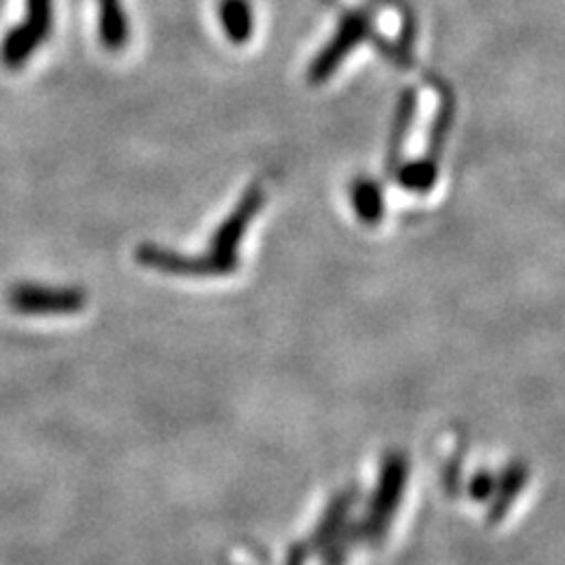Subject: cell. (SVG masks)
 Segmentation results:
<instances>
[{"mask_svg":"<svg viewBox=\"0 0 565 565\" xmlns=\"http://www.w3.org/2000/svg\"><path fill=\"white\" fill-rule=\"evenodd\" d=\"M411 479V459L403 450H388L380 465L377 486L370 498L367 511L361 521L363 540L380 544L398 514V507L405 498V488Z\"/></svg>","mask_w":565,"mask_h":565,"instance_id":"1","label":"cell"},{"mask_svg":"<svg viewBox=\"0 0 565 565\" xmlns=\"http://www.w3.org/2000/svg\"><path fill=\"white\" fill-rule=\"evenodd\" d=\"M220 24L228 41L234 45H245L255 31L250 0H220Z\"/></svg>","mask_w":565,"mask_h":565,"instance_id":"9","label":"cell"},{"mask_svg":"<svg viewBox=\"0 0 565 565\" xmlns=\"http://www.w3.org/2000/svg\"><path fill=\"white\" fill-rule=\"evenodd\" d=\"M417 111V95L415 90H405L396 104V116H394V128L388 135V149H386V172L394 174L398 168V156L403 149V141L408 137V130L413 126V118Z\"/></svg>","mask_w":565,"mask_h":565,"instance_id":"10","label":"cell"},{"mask_svg":"<svg viewBox=\"0 0 565 565\" xmlns=\"http://www.w3.org/2000/svg\"><path fill=\"white\" fill-rule=\"evenodd\" d=\"M494 483H498V479H494L490 471H486V469L476 471L469 481V498L476 502H490L492 492H494Z\"/></svg>","mask_w":565,"mask_h":565,"instance_id":"15","label":"cell"},{"mask_svg":"<svg viewBox=\"0 0 565 565\" xmlns=\"http://www.w3.org/2000/svg\"><path fill=\"white\" fill-rule=\"evenodd\" d=\"M394 174L403 189L415 191V193H427L438 180V166L431 156H427V158H419V161L398 166Z\"/></svg>","mask_w":565,"mask_h":565,"instance_id":"13","label":"cell"},{"mask_svg":"<svg viewBox=\"0 0 565 565\" xmlns=\"http://www.w3.org/2000/svg\"><path fill=\"white\" fill-rule=\"evenodd\" d=\"M309 556H311V554H309L307 542H297V544H292L290 550H288L286 563H282V565H307V558H309Z\"/></svg>","mask_w":565,"mask_h":565,"instance_id":"16","label":"cell"},{"mask_svg":"<svg viewBox=\"0 0 565 565\" xmlns=\"http://www.w3.org/2000/svg\"><path fill=\"white\" fill-rule=\"evenodd\" d=\"M363 540V530H361V521H349V525L342 530V535L334 540L328 550L321 554L323 565H344L349 554L353 552V546Z\"/></svg>","mask_w":565,"mask_h":565,"instance_id":"14","label":"cell"},{"mask_svg":"<svg viewBox=\"0 0 565 565\" xmlns=\"http://www.w3.org/2000/svg\"><path fill=\"white\" fill-rule=\"evenodd\" d=\"M128 20L120 0H99V39L106 50H122L128 43Z\"/></svg>","mask_w":565,"mask_h":565,"instance_id":"11","label":"cell"},{"mask_svg":"<svg viewBox=\"0 0 565 565\" xmlns=\"http://www.w3.org/2000/svg\"><path fill=\"white\" fill-rule=\"evenodd\" d=\"M370 33H373V12H370V8L349 10L340 20V26L328 41V45L318 52L316 60L311 62L309 81L313 85L326 83L349 57V52L356 50Z\"/></svg>","mask_w":565,"mask_h":565,"instance_id":"3","label":"cell"},{"mask_svg":"<svg viewBox=\"0 0 565 565\" xmlns=\"http://www.w3.org/2000/svg\"><path fill=\"white\" fill-rule=\"evenodd\" d=\"M264 199H267V193H264V189L259 184L250 186L245 193L243 199L238 201V205L234 207L232 215H228L220 228L215 232V236H212L210 241V250L207 255L215 257V259H222L226 264H232V267L238 269V245L247 232V226H250V222L255 220V215L259 212Z\"/></svg>","mask_w":565,"mask_h":565,"instance_id":"5","label":"cell"},{"mask_svg":"<svg viewBox=\"0 0 565 565\" xmlns=\"http://www.w3.org/2000/svg\"><path fill=\"white\" fill-rule=\"evenodd\" d=\"M356 504V490L349 488L340 494H334L332 502L326 507L321 521L316 523L313 533L307 540L309 554L321 556L328 546L342 535V530L349 525L351 521V509Z\"/></svg>","mask_w":565,"mask_h":565,"instance_id":"7","label":"cell"},{"mask_svg":"<svg viewBox=\"0 0 565 565\" xmlns=\"http://www.w3.org/2000/svg\"><path fill=\"white\" fill-rule=\"evenodd\" d=\"M351 205L365 224H380L384 217V193L375 180L359 177L351 182Z\"/></svg>","mask_w":565,"mask_h":565,"instance_id":"12","label":"cell"},{"mask_svg":"<svg viewBox=\"0 0 565 565\" xmlns=\"http://www.w3.org/2000/svg\"><path fill=\"white\" fill-rule=\"evenodd\" d=\"M527 469L521 462H511L504 467V471L500 473L498 483H494V492L490 498V509H488V523L494 525L500 523L507 514L511 504L519 500V494L523 492L525 483H527Z\"/></svg>","mask_w":565,"mask_h":565,"instance_id":"8","label":"cell"},{"mask_svg":"<svg viewBox=\"0 0 565 565\" xmlns=\"http://www.w3.org/2000/svg\"><path fill=\"white\" fill-rule=\"evenodd\" d=\"M52 29V0H26V22L17 24L0 43V62L8 68H22L39 50Z\"/></svg>","mask_w":565,"mask_h":565,"instance_id":"4","label":"cell"},{"mask_svg":"<svg viewBox=\"0 0 565 565\" xmlns=\"http://www.w3.org/2000/svg\"><path fill=\"white\" fill-rule=\"evenodd\" d=\"M137 262L141 267L170 274V276H228L234 274L236 267L226 264L222 259H215L210 255H182L174 250H166V247H158L151 243H141L135 253Z\"/></svg>","mask_w":565,"mask_h":565,"instance_id":"6","label":"cell"},{"mask_svg":"<svg viewBox=\"0 0 565 565\" xmlns=\"http://www.w3.org/2000/svg\"><path fill=\"white\" fill-rule=\"evenodd\" d=\"M8 305L22 316H71L87 305L83 288L41 286V282H17L8 292Z\"/></svg>","mask_w":565,"mask_h":565,"instance_id":"2","label":"cell"}]
</instances>
